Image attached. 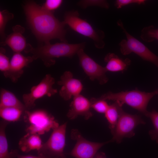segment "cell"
<instances>
[{
	"label": "cell",
	"mask_w": 158,
	"mask_h": 158,
	"mask_svg": "<svg viewBox=\"0 0 158 158\" xmlns=\"http://www.w3.org/2000/svg\"><path fill=\"white\" fill-rule=\"evenodd\" d=\"M27 21L34 34L45 43L57 39L67 42L65 24L56 18L52 12L47 11L33 1H29L24 7Z\"/></svg>",
	"instance_id": "6da1fadb"
},
{
	"label": "cell",
	"mask_w": 158,
	"mask_h": 158,
	"mask_svg": "<svg viewBox=\"0 0 158 158\" xmlns=\"http://www.w3.org/2000/svg\"><path fill=\"white\" fill-rule=\"evenodd\" d=\"M85 45V42L71 44L62 42L54 44L49 42L33 48L28 44L24 51L31 54L34 60L40 59L45 66L49 67L55 63L54 58L61 57L72 58L80 49H84Z\"/></svg>",
	"instance_id": "7a4b0ae2"
},
{
	"label": "cell",
	"mask_w": 158,
	"mask_h": 158,
	"mask_svg": "<svg viewBox=\"0 0 158 158\" xmlns=\"http://www.w3.org/2000/svg\"><path fill=\"white\" fill-rule=\"evenodd\" d=\"M158 94V89L150 92L136 89L117 93L109 92L102 95L100 98L106 100L114 101L122 107L124 104H126L147 117L149 112L147 110L148 104L150 99Z\"/></svg>",
	"instance_id": "3957f363"
},
{
	"label": "cell",
	"mask_w": 158,
	"mask_h": 158,
	"mask_svg": "<svg viewBox=\"0 0 158 158\" xmlns=\"http://www.w3.org/2000/svg\"><path fill=\"white\" fill-rule=\"evenodd\" d=\"M24 119L27 124L25 131L30 134L42 135L59 126L53 116L42 109L26 110Z\"/></svg>",
	"instance_id": "277c9868"
},
{
	"label": "cell",
	"mask_w": 158,
	"mask_h": 158,
	"mask_svg": "<svg viewBox=\"0 0 158 158\" xmlns=\"http://www.w3.org/2000/svg\"><path fill=\"white\" fill-rule=\"evenodd\" d=\"M79 16L77 11H68L65 14L63 22L73 30L92 39L97 48H103L105 45L104 32L100 30H95L88 22Z\"/></svg>",
	"instance_id": "5b68a950"
},
{
	"label": "cell",
	"mask_w": 158,
	"mask_h": 158,
	"mask_svg": "<svg viewBox=\"0 0 158 158\" xmlns=\"http://www.w3.org/2000/svg\"><path fill=\"white\" fill-rule=\"evenodd\" d=\"M117 24L122 29L126 38V39L122 40L119 44L121 53L126 55L133 52L143 60L151 62L158 67V56L130 34L124 27L121 20H118Z\"/></svg>",
	"instance_id": "8992f818"
},
{
	"label": "cell",
	"mask_w": 158,
	"mask_h": 158,
	"mask_svg": "<svg viewBox=\"0 0 158 158\" xmlns=\"http://www.w3.org/2000/svg\"><path fill=\"white\" fill-rule=\"evenodd\" d=\"M67 123L53 129L48 140L37 151L38 155L53 158H65L63 150L65 146Z\"/></svg>",
	"instance_id": "52a82bcc"
},
{
	"label": "cell",
	"mask_w": 158,
	"mask_h": 158,
	"mask_svg": "<svg viewBox=\"0 0 158 158\" xmlns=\"http://www.w3.org/2000/svg\"><path fill=\"white\" fill-rule=\"evenodd\" d=\"M140 116L125 112L123 110L113 132L112 142L120 143L124 138H130L135 134L134 129L139 125L145 124Z\"/></svg>",
	"instance_id": "ba28073f"
},
{
	"label": "cell",
	"mask_w": 158,
	"mask_h": 158,
	"mask_svg": "<svg viewBox=\"0 0 158 158\" xmlns=\"http://www.w3.org/2000/svg\"><path fill=\"white\" fill-rule=\"evenodd\" d=\"M55 83L54 78L47 74L38 85L31 87L30 93L23 94L22 99L26 109L33 108L37 99L45 96L51 97L57 93V90L53 87Z\"/></svg>",
	"instance_id": "9c48e42d"
},
{
	"label": "cell",
	"mask_w": 158,
	"mask_h": 158,
	"mask_svg": "<svg viewBox=\"0 0 158 158\" xmlns=\"http://www.w3.org/2000/svg\"><path fill=\"white\" fill-rule=\"evenodd\" d=\"M71 137L76 143L69 154L75 158H94L102 147L112 142L111 140L103 142L89 141L83 138L76 129L72 130Z\"/></svg>",
	"instance_id": "30bf717a"
},
{
	"label": "cell",
	"mask_w": 158,
	"mask_h": 158,
	"mask_svg": "<svg viewBox=\"0 0 158 158\" xmlns=\"http://www.w3.org/2000/svg\"><path fill=\"white\" fill-rule=\"evenodd\" d=\"M80 64L83 71L92 81L97 80L102 85L106 83L108 78L105 67H103L95 61L84 51L80 49L77 53Z\"/></svg>",
	"instance_id": "8fae6325"
},
{
	"label": "cell",
	"mask_w": 158,
	"mask_h": 158,
	"mask_svg": "<svg viewBox=\"0 0 158 158\" xmlns=\"http://www.w3.org/2000/svg\"><path fill=\"white\" fill-rule=\"evenodd\" d=\"M57 84L61 86L59 95L65 101L70 99L72 96L80 94L83 88L81 81L73 78V73L68 71L63 73Z\"/></svg>",
	"instance_id": "7c38bea8"
},
{
	"label": "cell",
	"mask_w": 158,
	"mask_h": 158,
	"mask_svg": "<svg viewBox=\"0 0 158 158\" xmlns=\"http://www.w3.org/2000/svg\"><path fill=\"white\" fill-rule=\"evenodd\" d=\"M90 100L80 94L73 97L67 113V117L71 120L75 119L79 116L87 120L93 115L90 111Z\"/></svg>",
	"instance_id": "4fadbf2b"
},
{
	"label": "cell",
	"mask_w": 158,
	"mask_h": 158,
	"mask_svg": "<svg viewBox=\"0 0 158 158\" xmlns=\"http://www.w3.org/2000/svg\"><path fill=\"white\" fill-rule=\"evenodd\" d=\"M34 60L32 56H25L20 53H15L10 61V68L7 78L16 83L23 73V68Z\"/></svg>",
	"instance_id": "5bb4252c"
},
{
	"label": "cell",
	"mask_w": 158,
	"mask_h": 158,
	"mask_svg": "<svg viewBox=\"0 0 158 158\" xmlns=\"http://www.w3.org/2000/svg\"><path fill=\"white\" fill-rule=\"evenodd\" d=\"M104 61L107 63L105 67L107 72H123L127 69L131 63L129 59H123L113 53L107 54L104 58Z\"/></svg>",
	"instance_id": "9a60e30c"
},
{
	"label": "cell",
	"mask_w": 158,
	"mask_h": 158,
	"mask_svg": "<svg viewBox=\"0 0 158 158\" xmlns=\"http://www.w3.org/2000/svg\"><path fill=\"white\" fill-rule=\"evenodd\" d=\"M42 140L39 135L26 133L20 140L19 147L24 152H28L32 150L38 151L42 145Z\"/></svg>",
	"instance_id": "2e32d148"
},
{
	"label": "cell",
	"mask_w": 158,
	"mask_h": 158,
	"mask_svg": "<svg viewBox=\"0 0 158 158\" xmlns=\"http://www.w3.org/2000/svg\"><path fill=\"white\" fill-rule=\"evenodd\" d=\"M8 122L4 120L0 123V158H16L18 153L17 150H12L9 152L6 137L5 130Z\"/></svg>",
	"instance_id": "e0dca14e"
},
{
	"label": "cell",
	"mask_w": 158,
	"mask_h": 158,
	"mask_svg": "<svg viewBox=\"0 0 158 158\" xmlns=\"http://www.w3.org/2000/svg\"><path fill=\"white\" fill-rule=\"evenodd\" d=\"M5 107H15L27 110L24 104L13 93L1 88L0 92V108Z\"/></svg>",
	"instance_id": "ac0fdd59"
},
{
	"label": "cell",
	"mask_w": 158,
	"mask_h": 158,
	"mask_svg": "<svg viewBox=\"0 0 158 158\" xmlns=\"http://www.w3.org/2000/svg\"><path fill=\"white\" fill-rule=\"evenodd\" d=\"M4 43L8 45L15 53H20L27 46L24 37L19 32H14L6 39Z\"/></svg>",
	"instance_id": "d6986e66"
},
{
	"label": "cell",
	"mask_w": 158,
	"mask_h": 158,
	"mask_svg": "<svg viewBox=\"0 0 158 158\" xmlns=\"http://www.w3.org/2000/svg\"><path fill=\"white\" fill-rule=\"evenodd\" d=\"M123 110L122 106L117 102H114V103L109 105L104 114L111 133L114 130Z\"/></svg>",
	"instance_id": "ffe728a7"
},
{
	"label": "cell",
	"mask_w": 158,
	"mask_h": 158,
	"mask_svg": "<svg viewBox=\"0 0 158 158\" xmlns=\"http://www.w3.org/2000/svg\"><path fill=\"white\" fill-rule=\"evenodd\" d=\"M25 110L15 107L0 108V116L4 120L6 121L14 122L20 119Z\"/></svg>",
	"instance_id": "44dd1931"
},
{
	"label": "cell",
	"mask_w": 158,
	"mask_h": 158,
	"mask_svg": "<svg viewBox=\"0 0 158 158\" xmlns=\"http://www.w3.org/2000/svg\"><path fill=\"white\" fill-rule=\"evenodd\" d=\"M140 34V38L146 42H151L155 40H158V28L155 29L153 25L143 28Z\"/></svg>",
	"instance_id": "7402d4cb"
},
{
	"label": "cell",
	"mask_w": 158,
	"mask_h": 158,
	"mask_svg": "<svg viewBox=\"0 0 158 158\" xmlns=\"http://www.w3.org/2000/svg\"><path fill=\"white\" fill-rule=\"evenodd\" d=\"M147 117L150 119L154 127L153 129L149 131V135L152 140L158 143V112L154 110L149 111Z\"/></svg>",
	"instance_id": "603a6c76"
},
{
	"label": "cell",
	"mask_w": 158,
	"mask_h": 158,
	"mask_svg": "<svg viewBox=\"0 0 158 158\" xmlns=\"http://www.w3.org/2000/svg\"><path fill=\"white\" fill-rule=\"evenodd\" d=\"M90 101L91 108L100 113L105 114L109 106L106 100L100 98H92Z\"/></svg>",
	"instance_id": "cb8c5ba5"
},
{
	"label": "cell",
	"mask_w": 158,
	"mask_h": 158,
	"mask_svg": "<svg viewBox=\"0 0 158 158\" xmlns=\"http://www.w3.org/2000/svg\"><path fill=\"white\" fill-rule=\"evenodd\" d=\"M78 4L83 8H86L89 6H95L105 9L109 8V4L106 0H84L79 1Z\"/></svg>",
	"instance_id": "d4e9b609"
},
{
	"label": "cell",
	"mask_w": 158,
	"mask_h": 158,
	"mask_svg": "<svg viewBox=\"0 0 158 158\" xmlns=\"http://www.w3.org/2000/svg\"><path fill=\"white\" fill-rule=\"evenodd\" d=\"M13 17V14L6 10L0 11V34L2 38L5 37L4 30L6 23Z\"/></svg>",
	"instance_id": "484cf974"
},
{
	"label": "cell",
	"mask_w": 158,
	"mask_h": 158,
	"mask_svg": "<svg viewBox=\"0 0 158 158\" xmlns=\"http://www.w3.org/2000/svg\"><path fill=\"white\" fill-rule=\"evenodd\" d=\"M4 49L0 50V70L7 78L10 68V62L8 58L4 54Z\"/></svg>",
	"instance_id": "4316f807"
},
{
	"label": "cell",
	"mask_w": 158,
	"mask_h": 158,
	"mask_svg": "<svg viewBox=\"0 0 158 158\" xmlns=\"http://www.w3.org/2000/svg\"><path fill=\"white\" fill-rule=\"evenodd\" d=\"M63 2L61 0H46L42 7L45 10L52 12L59 8Z\"/></svg>",
	"instance_id": "83f0119b"
},
{
	"label": "cell",
	"mask_w": 158,
	"mask_h": 158,
	"mask_svg": "<svg viewBox=\"0 0 158 158\" xmlns=\"http://www.w3.org/2000/svg\"><path fill=\"white\" fill-rule=\"evenodd\" d=\"M145 0H117L115 2V6L118 9L131 4H137L140 5L144 4Z\"/></svg>",
	"instance_id": "f1b7e54d"
},
{
	"label": "cell",
	"mask_w": 158,
	"mask_h": 158,
	"mask_svg": "<svg viewBox=\"0 0 158 158\" xmlns=\"http://www.w3.org/2000/svg\"><path fill=\"white\" fill-rule=\"evenodd\" d=\"M16 158H53L45 156L38 155L36 156L32 155H23L19 154L18 153Z\"/></svg>",
	"instance_id": "f546056e"
},
{
	"label": "cell",
	"mask_w": 158,
	"mask_h": 158,
	"mask_svg": "<svg viewBox=\"0 0 158 158\" xmlns=\"http://www.w3.org/2000/svg\"><path fill=\"white\" fill-rule=\"evenodd\" d=\"M94 158H106V156L104 152H98Z\"/></svg>",
	"instance_id": "4dcf8cb0"
}]
</instances>
